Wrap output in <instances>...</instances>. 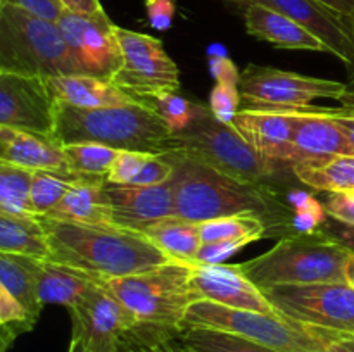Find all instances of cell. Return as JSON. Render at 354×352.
Wrapping results in <instances>:
<instances>
[{
  "instance_id": "obj_28",
  "label": "cell",
  "mask_w": 354,
  "mask_h": 352,
  "mask_svg": "<svg viewBox=\"0 0 354 352\" xmlns=\"http://www.w3.org/2000/svg\"><path fill=\"white\" fill-rule=\"evenodd\" d=\"M292 175L318 192L354 190V155H327L292 166Z\"/></svg>"
},
{
  "instance_id": "obj_50",
  "label": "cell",
  "mask_w": 354,
  "mask_h": 352,
  "mask_svg": "<svg viewBox=\"0 0 354 352\" xmlns=\"http://www.w3.org/2000/svg\"><path fill=\"white\" fill-rule=\"evenodd\" d=\"M346 280L351 286H354V254L351 252L348 259V264H346Z\"/></svg>"
},
{
  "instance_id": "obj_14",
  "label": "cell",
  "mask_w": 354,
  "mask_h": 352,
  "mask_svg": "<svg viewBox=\"0 0 354 352\" xmlns=\"http://www.w3.org/2000/svg\"><path fill=\"white\" fill-rule=\"evenodd\" d=\"M0 126L55 137V100L44 78L0 72Z\"/></svg>"
},
{
  "instance_id": "obj_26",
  "label": "cell",
  "mask_w": 354,
  "mask_h": 352,
  "mask_svg": "<svg viewBox=\"0 0 354 352\" xmlns=\"http://www.w3.org/2000/svg\"><path fill=\"white\" fill-rule=\"evenodd\" d=\"M0 252L35 259L50 257V245L41 216L0 213Z\"/></svg>"
},
{
  "instance_id": "obj_30",
  "label": "cell",
  "mask_w": 354,
  "mask_h": 352,
  "mask_svg": "<svg viewBox=\"0 0 354 352\" xmlns=\"http://www.w3.org/2000/svg\"><path fill=\"white\" fill-rule=\"evenodd\" d=\"M178 342L194 352H279L237 333L211 328H185Z\"/></svg>"
},
{
  "instance_id": "obj_15",
  "label": "cell",
  "mask_w": 354,
  "mask_h": 352,
  "mask_svg": "<svg viewBox=\"0 0 354 352\" xmlns=\"http://www.w3.org/2000/svg\"><path fill=\"white\" fill-rule=\"evenodd\" d=\"M190 282L197 295V302L207 300L232 309L283 316L266 297V293L251 282L241 264L221 262V264L192 266Z\"/></svg>"
},
{
  "instance_id": "obj_34",
  "label": "cell",
  "mask_w": 354,
  "mask_h": 352,
  "mask_svg": "<svg viewBox=\"0 0 354 352\" xmlns=\"http://www.w3.org/2000/svg\"><path fill=\"white\" fill-rule=\"evenodd\" d=\"M201 238L203 244L234 238H251L252 242L261 238H272L270 228L258 216H228L201 223Z\"/></svg>"
},
{
  "instance_id": "obj_11",
  "label": "cell",
  "mask_w": 354,
  "mask_h": 352,
  "mask_svg": "<svg viewBox=\"0 0 354 352\" xmlns=\"http://www.w3.org/2000/svg\"><path fill=\"white\" fill-rule=\"evenodd\" d=\"M348 85L294 71L249 64L241 75V95L245 107L304 109L318 99L341 100Z\"/></svg>"
},
{
  "instance_id": "obj_23",
  "label": "cell",
  "mask_w": 354,
  "mask_h": 352,
  "mask_svg": "<svg viewBox=\"0 0 354 352\" xmlns=\"http://www.w3.org/2000/svg\"><path fill=\"white\" fill-rule=\"evenodd\" d=\"M47 217L76 224H114L111 213L106 182L102 179H82L66 192L61 202L47 214Z\"/></svg>"
},
{
  "instance_id": "obj_21",
  "label": "cell",
  "mask_w": 354,
  "mask_h": 352,
  "mask_svg": "<svg viewBox=\"0 0 354 352\" xmlns=\"http://www.w3.org/2000/svg\"><path fill=\"white\" fill-rule=\"evenodd\" d=\"M0 162L38 169H69L64 145L55 137L0 126Z\"/></svg>"
},
{
  "instance_id": "obj_41",
  "label": "cell",
  "mask_w": 354,
  "mask_h": 352,
  "mask_svg": "<svg viewBox=\"0 0 354 352\" xmlns=\"http://www.w3.org/2000/svg\"><path fill=\"white\" fill-rule=\"evenodd\" d=\"M0 6L17 7L52 23H57L66 10L59 0H0Z\"/></svg>"
},
{
  "instance_id": "obj_32",
  "label": "cell",
  "mask_w": 354,
  "mask_h": 352,
  "mask_svg": "<svg viewBox=\"0 0 354 352\" xmlns=\"http://www.w3.org/2000/svg\"><path fill=\"white\" fill-rule=\"evenodd\" d=\"M120 148L97 141H83V144L64 145V155L68 168L83 178L104 179L107 182L114 161Z\"/></svg>"
},
{
  "instance_id": "obj_51",
  "label": "cell",
  "mask_w": 354,
  "mask_h": 352,
  "mask_svg": "<svg viewBox=\"0 0 354 352\" xmlns=\"http://www.w3.org/2000/svg\"><path fill=\"white\" fill-rule=\"evenodd\" d=\"M344 19H346V26H348L349 35H351L353 45H354V12L349 14V16H344ZM351 79H354V72L351 75Z\"/></svg>"
},
{
  "instance_id": "obj_29",
  "label": "cell",
  "mask_w": 354,
  "mask_h": 352,
  "mask_svg": "<svg viewBox=\"0 0 354 352\" xmlns=\"http://www.w3.org/2000/svg\"><path fill=\"white\" fill-rule=\"evenodd\" d=\"M211 75L216 79L209 95V110L218 121L234 124L241 110V75L228 55L209 50Z\"/></svg>"
},
{
  "instance_id": "obj_36",
  "label": "cell",
  "mask_w": 354,
  "mask_h": 352,
  "mask_svg": "<svg viewBox=\"0 0 354 352\" xmlns=\"http://www.w3.org/2000/svg\"><path fill=\"white\" fill-rule=\"evenodd\" d=\"M180 333L138 323L118 344V352H182Z\"/></svg>"
},
{
  "instance_id": "obj_35",
  "label": "cell",
  "mask_w": 354,
  "mask_h": 352,
  "mask_svg": "<svg viewBox=\"0 0 354 352\" xmlns=\"http://www.w3.org/2000/svg\"><path fill=\"white\" fill-rule=\"evenodd\" d=\"M145 102L168 124L171 131L183 130L190 123H194L196 119L203 117L204 114L209 113V106H204L201 102H192V100L178 95L176 92L159 93V95L147 99Z\"/></svg>"
},
{
  "instance_id": "obj_10",
  "label": "cell",
  "mask_w": 354,
  "mask_h": 352,
  "mask_svg": "<svg viewBox=\"0 0 354 352\" xmlns=\"http://www.w3.org/2000/svg\"><path fill=\"white\" fill-rule=\"evenodd\" d=\"M265 293L296 323L354 333V286L348 282L273 286Z\"/></svg>"
},
{
  "instance_id": "obj_16",
  "label": "cell",
  "mask_w": 354,
  "mask_h": 352,
  "mask_svg": "<svg viewBox=\"0 0 354 352\" xmlns=\"http://www.w3.org/2000/svg\"><path fill=\"white\" fill-rule=\"evenodd\" d=\"M227 2L235 3L242 9L249 3H261L286 14L299 26L315 35L318 40L324 41L330 54L348 66L349 75L354 72V45L344 16L332 10L320 0H227Z\"/></svg>"
},
{
  "instance_id": "obj_12",
  "label": "cell",
  "mask_w": 354,
  "mask_h": 352,
  "mask_svg": "<svg viewBox=\"0 0 354 352\" xmlns=\"http://www.w3.org/2000/svg\"><path fill=\"white\" fill-rule=\"evenodd\" d=\"M57 26L71 50L80 75L111 81L123 57L116 35L118 26L109 16L106 12L86 16L64 10Z\"/></svg>"
},
{
  "instance_id": "obj_6",
  "label": "cell",
  "mask_w": 354,
  "mask_h": 352,
  "mask_svg": "<svg viewBox=\"0 0 354 352\" xmlns=\"http://www.w3.org/2000/svg\"><path fill=\"white\" fill-rule=\"evenodd\" d=\"M190 275L192 266L169 261L137 275L100 278V283L138 323L182 333L187 311L197 302Z\"/></svg>"
},
{
  "instance_id": "obj_31",
  "label": "cell",
  "mask_w": 354,
  "mask_h": 352,
  "mask_svg": "<svg viewBox=\"0 0 354 352\" xmlns=\"http://www.w3.org/2000/svg\"><path fill=\"white\" fill-rule=\"evenodd\" d=\"M82 179L92 178H83V176L73 173L71 169H38L35 171L33 185H31V211L35 216H47L61 202L66 192Z\"/></svg>"
},
{
  "instance_id": "obj_3",
  "label": "cell",
  "mask_w": 354,
  "mask_h": 352,
  "mask_svg": "<svg viewBox=\"0 0 354 352\" xmlns=\"http://www.w3.org/2000/svg\"><path fill=\"white\" fill-rule=\"evenodd\" d=\"M171 135L168 124L145 100L97 109L55 102V138L62 145L97 141L120 150L165 155Z\"/></svg>"
},
{
  "instance_id": "obj_47",
  "label": "cell",
  "mask_w": 354,
  "mask_h": 352,
  "mask_svg": "<svg viewBox=\"0 0 354 352\" xmlns=\"http://www.w3.org/2000/svg\"><path fill=\"white\" fill-rule=\"evenodd\" d=\"M320 2L341 16H349L354 12V0H320Z\"/></svg>"
},
{
  "instance_id": "obj_27",
  "label": "cell",
  "mask_w": 354,
  "mask_h": 352,
  "mask_svg": "<svg viewBox=\"0 0 354 352\" xmlns=\"http://www.w3.org/2000/svg\"><path fill=\"white\" fill-rule=\"evenodd\" d=\"M38 261L40 259L28 255L0 252V286H3L35 321H38L45 306L38 292Z\"/></svg>"
},
{
  "instance_id": "obj_13",
  "label": "cell",
  "mask_w": 354,
  "mask_h": 352,
  "mask_svg": "<svg viewBox=\"0 0 354 352\" xmlns=\"http://www.w3.org/2000/svg\"><path fill=\"white\" fill-rule=\"evenodd\" d=\"M71 314L73 335L82 337L90 352L118 349L121 338L138 324L137 317L99 282L88 289Z\"/></svg>"
},
{
  "instance_id": "obj_39",
  "label": "cell",
  "mask_w": 354,
  "mask_h": 352,
  "mask_svg": "<svg viewBox=\"0 0 354 352\" xmlns=\"http://www.w3.org/2000/svg\"><path fill=\"white\" fill-rule=\"evenodd\" d=\"M251 238H234V240H221V242H209L203 244L197 254L196 266H209V264H221L225 259L232 257L235 252L241 251L248 244H251Z\"/></svg>"
},
{
  "instance_id": "obj_8",
  "label": "cell",
  "mask_w": 354,
  "mask_h": 352,
  "mask_svg": "<svg viewBox=\"0 0 354 352\" xmlns=\"http://www.w3.org/2000/svg\"><path fill=\"white\" fill-rule=\"evenodd\" d=\"M185 328L230 331L279 352H327L311 326L283 316L232 309L207 300H199L189 307L183 320V330Z\"/></svg>"
},
{
  "instance_id": "obj_1",
  "label": "cell",
  "mask_w": 354,
  "mask_h": 352,
  "mask_svg": "<svg viewBox=\"0 0 354 352\" xmlns=\"http://www.w3.org/2000/svg\"><path fill=\"white\" fill-rule=\"evenodd\" d=\"M175 166L176 216L194 223L228 216H258L272 237L294 233V209L268 183H251L216 171L203 162L165 154Z\"/></svg>"
},
{
  "instance_id": "obj_44",
  "label": "cell",
  "mask_w": 354,
  "mask_h": 352,
  "mask_svg": "<svg viewBox=\"0 0 354 352\" xmlns=\"http://www.w3.org/2000/svg\"><path fill=\"white\" fill-rule=\"evenodd\" d=\"M325 231H327L334 240H337L339 244L344 245L349 252L354 254V226H349V224L339 223V221L332 219V223L325 224Z\"/></svg>"
},
{
  "instance_id": "obj_52",
  "label": "cell",
  "mask_w": 354,
  "mask_h": 352,
  "mask_svg": "<svg viewBox=\"0 0 354 352\" xmlns=\"http://www.w3.org/2000/svg\"><path fill=\"white\" fill-rule=\"evenodd\" d=\"M348 90L349 92H354V79H351V81L348 83Z\"/></svg>"
},
{
  "instance_id": "obj_4",
  "label": "cell",
  "mask_w": 354,
  "mask_h": 352,
  "mask_svg": "<svg viewBox=\"0 0 354 352\" xmlns=\"http://www.w3.org/2000/svg\"><path fill=\"white\" fill-rule=\"evenodd\" d=\"M351 252L325 230L282 237L268 252L241 262L252 283L265 290L283 285L344 283Z\"/></svg>"
},
{
  "instance_id": "obj_40",
  "label": "cell",
  "mask_w": 354,
  "mask_h": 352,
  "mask_svg": "<svg viewBox=\"0 0 354 352\" xmlns=\"http://www.w3.org/2000/svg\"><path fill=\"white\" fill-rule=\"evenodd\" d=\"M324 207L327 216H330L332 219L354 226V190L328 192Z\"/></svg>"
},
{
  "instance_id": "obj_7",
  "label": "cell",
  "mask_w": 354,
  "mask_h": 352,
  "mask_svg": "<svg viewBox=\"0 0 354 352\" xmlns=\"http://www.w3.org/2000/svg\"><path fill=\"white\" fill-rule=\"evenodd\" d=\"M166 154L203 162L216 171L251 183H266L282 173L259 155L234 124L218 121L211 110L183 130L173 131Z\"/></svg>"
},
{
  "instance_id": "obj_20",
  "label": "cell",
  "mask_w": 354,
  "mask_h": 352,
  "mask_svg": "<svg viewBox=\"0 0 354 352\" xmlns=\"http://www.w3.org/2000/svg\"><path fill=\"white\" fill-rule=\"evenodd\" d=\"M242 10H244L245 30L258 40H265L275 45L277 48H287V50H311L330 54L324 41L318 40L315 35H311L296 21L279 10L270 9L261 3H249Z\"/></svg>"
},
{
  "instance_id": "obj_45",
  "label": "cell",
  "mask_w": 354,
  "mask_h": 352,
  "mask_svg": "<svg viewBox=\"0 0 354 352\" xmlns=\"http://www.w3.org/2000/svg\"><path fill=\"white\" fill-rule=\"evenodd\" d=\"M59 2L69 12L86 14V16L104 12L102 6H100V0H59Z\"/></svg>"
},
{
  "instance_id": "obj_5",
  "label": "cell",
  "mask_w": 354,
  "mask_h": 352,
  "mask_svg": "<svg viewBox=\"0 0 354 352\" xmlns=\"http://www.w3.org/2000/svg\"><path fill=\"white\" fill-rule=\"evenodd\" d=\"M0 72L47 79L80 69L57 23L0 6Z\"/></svg>"
},
{
  "instance_id": "obj_43",
  "label": "cell",
  "mask_w": 354,
  "mask_h": 352,
  "mask_svg": "<svg viewBox=\"0 0 354 352\" xmlns=\"http://www.w3.org/2000/svg\"><path fill=\"white\" fill-rule=\"evenodd\" d=\"M315 333L320 337L327 352H354V333L348 331H334L325 328H315Z\"/></svg>"
},
{
  "instance_id": "obj_42",
  "label": "cell",
  "mask_w": 354,
  "mask_h": 352,
  "mask_svg": "<svg viewBox=\"0 0 354 352\" xmlns=\"http://www.w3.org/2000/svg\"><path fill=\"white\" fill-rule=\"evenodd\" d=\"M176 6L173 0H145L147 21L154 30L166 31L171 28Z\"/></svg>"
},
{
  "instance_id": "obj_19",
  "label": "cell",
  "mask_w": 354,
  "mask_h": 352,
  "mask_svg": "<svg viewBox=\"0 0 354 352\" xmlns=\"http://www.w3.org/2000/svg\"><path fill=\"white\" fill-rule=\"evenodd\" d=\"M327 155H354L348 130L328 113V107L297 109L296 128L289 148V164Z\"/></svg>"
},
{
  "instance_id": "obj_37",
  "label": "cell",
  "mask_w": 354,
  "mask_h": 352,
  "mask_svg": "<svg viewBox=\"0 0 354 352\" xmlns=\"http://www.w3.org/2000/svg\"><path fill=\"white\" fill-rule=\"evenodd\" d=\"M37 321L23 306L0 286V352H6L19 335L31 331Z\"/></svg>"
},
{
  "instance_id": "obj_22",
  "label": "cell",
  "mask_w": 354,
  "mask_h": 352,
  "mask_svg": "<svg viewBox=\"0 0 354 352\" xmlns=\"http://www.w3.org/2000/svg\"><path fill=\"white\" fill-rule=\"evenodd\" d=\"M47 88L55 102L78 109L128 106L140 102L118 88L109 79H100L90 75H62L45 79Z\"/></svg>"
},
{
  "instance_id": "obj_25",
  "label": "cell",
  "mask_w": 354,
  "mask_h": 352,
  "mask_svg": "<svg viewBox=\"0 0 354 352\" xmlns=\"http://www.w3.org/2000/svg\"><path fill=\"white\" fill-rule=\"evenodd\" d=\"M142 233L161 248L171 261L196 266L197 254L203 245L201 223L183 219L180 216H168L156 221L145 228Z\"/></svg>"
},
{
  "instance_id": "obj_49",
  "label": "cell",
  "mask_w": 354,
  "mask_h": 352,
  "mask_svg": "<svg viewBox=\"0 0 354 352\" xmlns=\"http://www.w3.org/2000/svg\"><path fill=\"white\" fill-rule=\"evenodd\" d=\"M339 104H341L342 109L354 110V92H349V90H346V93L341 97Z\"/></svg>"
},
{
  "instance_id": "obj_53",
  "label": "cell",
  "mask_w": 354,
  "mask_h": 352,
  "mask_svg": "<svg viewBox=\"0 0 354 352\" xmlns=\"http://www.w3.org/2000/svg\"><path fill=\"white\" fill-rule=\"evenodd\" d=\"M180 345H182V344H180ZM182 352H194V351H190V349H187V347H183V345H182Z\"/></svg>"
},
{
  "instance_id": "obj_18",
  "label": "cell",
  "mask_w": 354,
  "mask_h": 352,
  "mask_svg": "<svg viewBox=\"0 0 354 352\" xmlns=\"http://www.w3.org/2000/svg\"><path fill=\"white\" fill-rule=\"evenodd\" d=\"M106 192L114 224L128 230L144 231L156 221L176 214L171 179L151 186L114 185L106 182Z\"/></svg>"
},
{
  "instance_id": "obj_33",
  "label": "cell",
  "mask_w": 354,
  "mask_h": 352,
  "mask_svg": "<svg viewBox=\"0 0 354 352\" xmlns=\"http://www.w3.org/2000/svg\"><path fill=\"white\" fill-rule=\"evenodd\" d=\"M31 169L0 162V213L33 214L31 211Z\"/></svg>"
},
{
  "instance_id": "obj_54",
  "label": "cell",
  "mask_w": 354,
  "mask_h": 352,
  "mask_svg": "<svg viewBox=\"0 0 354 352\" xmlns=\"http://www.w3.org/2000/svg\"><path fill=\"white\" fill-rule=\"evenodd\" d=\"M104 352H118V349H113V351H104Z\"/></svg>"
},
{
  "instance_id": "obj_24",
  "label": "cell",
  "mask_w": 354,
  "mask_h": 352,
  "mask_svg": "<svg viewBox=\"0 0 354 352\" xmlns=\"http://www.w3.org/2000/svg\"><path fill=\"white\" fill-rule=\"evenodd\" d=\"M99 280L83 269L62 262L50 259L38 261V292L44 304H59L69 311Z\"/></svg>"
},
{
  "instance_id": "obj_2",
  "label": "cell",
  "mask_w": 354,
  "mask_h": 352,
  "mask_svg": "<svg viewBox=\"0 0 354 352\" xmlns=\"http://www.w3.org/2000/svg\"><path fill=\"white\" fill-rule=\"evenodd\" d=\"M50 245V261L83 269L97 278L137 275L169 262L142 231L118 224H76L41 216Z\"/></svg>"
},
{
  "instance_id": "obj_48",
  "label": "cell",
  "mask_w": 354,
  "mask_h": 352,
  "mask_svg": "<svg viewBox=\"0 0 354 352\" xmlns=\"http://www.w3.org/2000/svg\"><path fill=\"white\" fill-rule=\"evenodd\" d=\"M68 352H90V351H88V345L85 344V340H83L82 337H75V335H71V342H69Z\"/></svg>"
},
{
  "instance_id": "obj_17",
  "label": "cell",
  "mask_w": 354,
  "mask_h": 352,
  "mask_svg": "<svg viewBox=\"0 0 354 352\" xmlns=\"http://www.w3.org/2000/svg\"><path fill=\"white\" fill-rule=\"evenodd\" d=\"M297 109L241 107L234 126L259 155L280 171L290 169L289 148L296 128Z\"/></svg>"
},
{
  "instance_id": "obj_9",
  "label": "cell",
  "mask_w": 354,
  "mask_h": 352,
  "mask_svg": "<svg viewBox=\"0 0 354 352\" xmlns=\"http://www.w3.org/2000/svg\"><path fill=\"white\" fill-rule=\"evenodd\" d=\"M121 48L120 69L111 83L138 100H147L159 93L178 92L180 71L161 40L145 33L116 28Z\"/></svg>"
},
{
  "instance_id": "obj_55",
  "label": "cell",
  "mask_w": 354,
  "mask_h": 352,
  "mask_svg": "<svg viewBox=\"0 0 354 352\" xmlns=\"http://www.w3.org/2000/svg\"><path fill=\"white\" fill-rule=\"evenodd\" d=\"M225 2H227V0H225Z\"/></svg>"
},
{
  "instance_id": "obj_38",
  "label": "cell",
  "mask_w": 354,
  "mask_h": 352,
  "mask_svg": "<svg viewBox=\"0 0 354 352\" xmlns=\"http://www.w3.org/2000/svg\"><path fill=\"white\" fill-rule=\"evenodd\" d=\"M149 157H151L149 152L120 150L113 164V169L107 176V182L114 183V185H133V182L140 175Z\"/></svg>"
},
{
  "instance_id": "obj_46",
  "label": "cell",
  "mask_w": 354,
  "mask_h": 352,
  "mask_svg": "<svg viewBox=\"0 0 354 352\" xmlns=\"http://www.w3.org/2000/svg\"><path fill=\"white\" fill-rule=\"evenodd\" d=\"M328 113H330V116L334 117L341 126H344L346 130L354 133V110H346L342 109V107H337V109H330V107H328Z\"/></svg>"
}]
</instances>
